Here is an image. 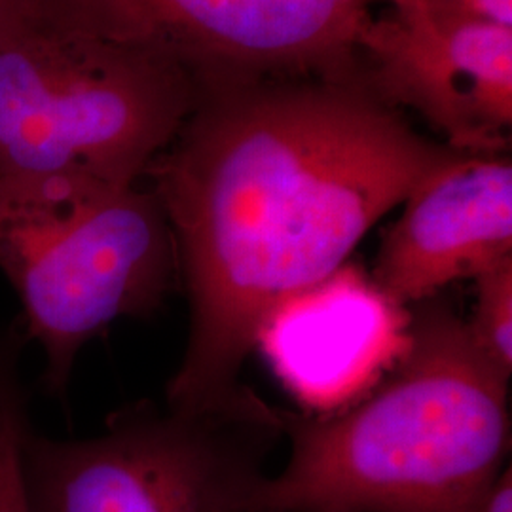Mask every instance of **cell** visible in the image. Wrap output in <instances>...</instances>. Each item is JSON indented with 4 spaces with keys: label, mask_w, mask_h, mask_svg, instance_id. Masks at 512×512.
<instances>
[{
    "label": "cell",
    "mask_w": 512,
    "mask_h": 512,
    "mask_svg": "<svg viewBox=\"0 0 512 512\" xmlns=\"http://www.w3.org/2000/svg\"><path fill=\"white\" fill-rule=\"evenodd\" d=\"M408 340V315L359 268L287 300L258 336L275 374L302 403L332 408L393 366Z\"/></svg>",
    "instance_id": "9"
},
{
    "label": "cell",
    "mask_w": 512,
    "mask_h": 512,
    "mask_svg": "<svg viewBox=\"0 0 512 512\" xmlns=\"http://www.w3.org/2000/svg\"><path fill=\"white\" fill-rule=\"evenodd\" d=\"M374 0H35L46 18L181 69L198 93L357 80Z\"/></svg>",
    "instance_id": "6"
},
{
    "label": "cell",
    "mask_w": 512,
    "mask_h": 512,
    "mask_svg": "<svg viewBox=\"0 0 512 512\" xmlns=\"http://www.w3.org/2000/svg\"><path fill=\"white\" fill-rule=\"evenodd\" d=\"M196 101L181 69L69 29L33 2L0 35V175L141 183Z\"/></svg>",
    "instance_id": "4"
},
{
    "label": "cell",
    "mask_w": 512,
    "mask_h": 512,
    "mask_svg": "<svg viewBox=\"0 0 512 512\" xmlns=\"http://www.w3.org/2000/svg\"><path fill=\"white\" fill-rule=\"evenodd\" d=\"M511 256V158L458 154L404 200L372 281L395 304L416 306Z\"/></svg>",
    "instance_id": "8"
},
{
    "label": "cell",
    "mask_w": 512,
    "mask_h": 512,
    "mask_svg": "<svg viewBox=\"0 0 512 512\" xmlns=\"http://www.w3.org/2000/svg\"><path fill=\"white\" fill-rule=\"evenodd\" d=\"M33 2L35 0H0V35L23 18L33 8Z\"/></svg>",
    "instance_id": "14"
},
{
    "label": "cell",
    "mask_w": 512,
    "mask_h": 512,
    "mask_svg": "<svg viewBox=\"0 0 512 512\" xmlns=\"http://www.w3.org/2000/svg\"><path fill=\"white\" fill-rule=\"evenodd\" d=\"M281 435L279 408L245 385L202 410L133 404L92 439H46L29 427V511L245 512Z\"/></svg>",
    "instance_id": "5"
},
{
    "label": "cell",
    "mask_w": 512,
    "mask_h": 512,
    "mask_svg": "<svg viewBox=\"0 0 512 512\" xmlns=\"http://www.w3.org/2000/svg\"><path fill=\"white\" fill-rule=\"evenodd\" d=\"M359 42L366 88L408 107L444 145L469 156L511 147L512 27L448 14L418 0H389Z\"/></svg>",
    "instance_id": "7"
},
{
    "label": "cell",
    "mask_w": 512,
    "mask_h": 512,
    "mask_svg": "<svg viewBox=\"0 0 512 512\" xmlns=\"http://www.w3.org/2000/svg\"><path fill=\"white\" fill-rule=\"evenodd\" d=\"M476 300L467 323L482 357L507 380L512 374V256L475 277Z\"/></svg>",
    "instance_id": "11"
},
{
    "label": "cell",
    "mask_w": 512,
    "mask_h": 512,
    "mask_svg": "<svg viewBox=\"0 0 512 512\" xmlns=\"http://www.w3.org/2000/svg\"><path fill=\"white\" fill-rule=\"evenodd\" d=\"M431 8L463 18L512 27V0H418Z\"/></svg>",
    "instance_id": "12"
},
{
    "label": "cell",
    "mask_w": 512,
    "mask_h": 512,
    "mask_svg": "<svg viewBox=\"0 0 512 512\" xmlns=\"http://www.w3.org/2000/svg\"><path fill=\"white\" fill-rule=\"evenodd\" d=\"M0 272L63 393L76 357L122 317H147L179 283L164 209L150 188L65 173L0 175Z\"/></svg>",
    "instance_id": "3"
},
{
    "label": "cell",
    "mask_w": 512,
    "mask_h": 512,
    "mask_svg": "<svg viewBox=\"0 0 512 512\" xmlns=\"http://www.w3.org/2000/svg\"><path fill=\"white\" fill-rule=\"evenodd\" d=\"M473 512H512V471L511 465L495 480L486 497L478 503Z\"/></svg>",
    "instance_id": "13"
},
{
    "label": "cell",
    "mask_w": 512,
    "mask_h": 512,
    "mask_svg": "<svg viewBox=\"0 0 512 512\" xmlns=\"http://www.w3.org/2000/svg\"><path fill=\"white\" fill-rule=\"evenodd\" d=\"M509 380L439 298L416 304L393 370L346 412L279 410L291 456L245 512H473L511 450Z\"/></svg>",
    "instance_id": "2"
},
{
    "label": "cell",
    "mask_w": 512,
    "mask_h": 512,
    "mask_svg": "<svg viewBox=\"0 0 512 512\" xmlns=\"http://www.w3.org/2000/svg\"><path fill=\"white\" fill-rule=\"evenodd\" d=\"M458 154L359 80L198 93L145 173L190 306L167 406L200 410L238 393L272 313L348 264L370 228Z\"/></svg>",
    "instance_id": "1"
},
{
    "label": "cell",
    "mask_w": 512,
    "mask_h": 512,
    "mask_svg": "<svg viewBox=\"0 0 512 512\" xmlns=\"http://www.w3.org/2000/svg\"><path fill=\"white\" fill-rule=\"evenodd\" d=\"M27 336L21 323L0 334V512H31L23 482V439L29 425L19 382V355Z\"/></svg>",
    "instance_id": "10"
}]
</instances>
